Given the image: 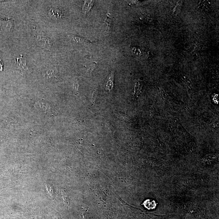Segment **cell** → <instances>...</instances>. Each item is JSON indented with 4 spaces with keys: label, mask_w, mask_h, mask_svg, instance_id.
<instances>
[{
    "label": "cell",
    "mask_w": 219,
    "mask_h": 219,
    "mask_svg": "<svg viewBox=\"0 0 219 219\" xmlns=\"http://www.w3.org/2000/svg\"><path fill=\"white\" fill-rule=\"evenodd\" d=\"M113 76H112L109 79V81H108V85H107V86H108V87L109 88V90H111L112 89V86H113Z\"/></svg>",
    "instance_id": "obj_9"
},
{
    "label": "cell",
    "mask_w": 219,
    "mask_h": 219,
    "mask_svg": "<svg viewBox=\"0 0 219 219\" xmlns=\"http://www.w3.org/2000/svg\"><path fill=\"white\" fill-rule=\"evenodd\" d=\"M68 37L71 39L74 42L78 44H87L94 42L93 41L87 40L85 38L77 36V35H68Z\"/></svg>",
    "instance_id": "obj_2"
},
{
    "label": "cell",
    "mask_w": 219,
    "mask_h": 219,
    "mask_svg": "<svg viewBox=\"0 0 219 219\" xmlns=\"http://www.w3.org/2000/svg\"><path fill=\"white\" fill-rule=\"evenodd\" d=\"M2 68H3V65H2V62L0 60V71L2 70Z\"/></svg>",
    "instance_id": "obj_10"
},
{
    "label": "cell",
    "mask_w": 219,
    "mask_h": 219,
    "mask_svg": "<svg viewBox=\"0 0 219 219\" xmlns=\"http://www.w3.org/2000/svg\"><path fill=\"white\" fill-rule=\"evenodd\" d=\"M35 38L38 45L46 50H50L51 43L49 38L38 29H35Z\"/></svg>",
    "instance_id": "obj_1"
},
{
    "label": "cell",
    "mask_w": 219,
    "mask_h": 219,
    "mask_svg": "<svg viewBox=\"0 0 219 219\" xmlns=\"http://www.w3.org/2000/svg\"><path fill=\"white\" fill-rule=\"evenodd\" d=\"M144 203L149 204L148 205L145 206V207L148 209H153L155 207L156 204H155V202L154 201H151L150 200H147Z\"/></svg>",
    "instance_id": "obj_7"
},
{
    "label": "cell",
    "mask_w": 219,
    "mask_h": 219,
    "mask_svg": "<svg viewBox=\"0 0 219 219\" xmlns=\"http://www.w3.org/2000/svg\"><path fill=\"white\" fill-rule=\"evenodd\" d=\"M62 197H63V200H64V203L66 204H68V199L67 198V196L66 193L64 191H62Z\"/></svg>",
    "instance_id": "obj_8"
},
{
    "label": "cell",
    "mask_w": 219,
    "mask_h": 219,
    "mask_svg": "<svg viewBox=\"0 0 219 219\" xmlns=\"http://www.w3.org/2000/svg\"><path fill=\"white\" fill-rule=\"evenodd\" d=\"M17 64L19 69L23 73L28 74L29 73V70L26 64V61L24 57L21 56L20 58L17 59Z\"/></svg>",
    "instance_id": "obj_3"
},
{
    "label": "cell",
    "mask_w": 219,
    "mask_h": 219,
    "mask_svg": "<svg viewBox=\"0 0 219 219\" xmlns=\"http://www.w3.org/2000/svg\"><path fill=\"white\" fill-rule=\"evenodd\" d=\"M49 14L50 16L53 17L56 19H60L62 16L61 11L54 8H52L50 10Z\"/></svg>",
    "instance_id": "obj_6"
},
{
    "label": "cell",
    "mask_w": 219,
    "mask_h": 219,
    "mask_svg": "<svg viewBox=\"0 0 219 219\" xmlns=\"http://www.w3.org/2000/svg\"><path fill=\"white\" fill-rule=\"evenodd\" d=\"M103 33L106 34L110 33L112 30V20L110 14H108L106 17L102 28Z\"/></svg>",
    "instance_id": "obj_4"
},
{
    "label": "cell",
    "mask_w": 219,
    "mask_h": 219,
    "mask_svg": "<svg viewBox=\"0 0 219 219\" xmlns=\"http://www.w3.org/2000/svg\"><path fill=\"white\" fill-rule=\"evenodd\" d=\"M93 3L94 1H85L82 7V13L85 15L87 14L93 7Z\"/></svg>",
    "instance_id": "obj_5"
}]
</instances>
